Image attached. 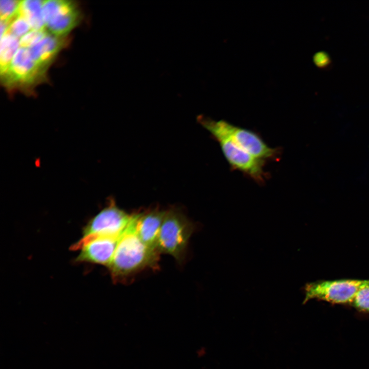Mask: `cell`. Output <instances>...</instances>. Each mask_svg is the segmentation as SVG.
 <instances>
[{
	"label": "cell",
	"instance_id": "cell-1",
	"mask_svg": "<svg viewBox=\"0 0 369 369\" xmlns=\"http://www.w3.org/2000/svg\"><path fill=\"white\" fill-rule=\"evenodd\" d=\"M160 254L157 248L147 245L139 238L134 229L132 219L119 239L108 267L113 281L115 283L127 282L145 270L157 269L159 268Z\"/></svg>",
	"mask_w": 369,
	"mask_h": 369
},
{
	"label": "cell",
	"instance_id": "cell-2",
	"mask_svg": "<svg viewBox=\"0 0 369 369\" xmlns=\"http://www.w3.org/2000/svg\"><path fill=\"white\" fill-rule=\"evenodd\" d=\"M194 230L193 222L179 209L166 210L158 237L157 250L160 254L172 256L178 262H183Z\"/></svg>",
	"mask_w": 369,
	"mask_h": 369
},
{
	"label": "cell",
	"instance_id": "cell-3",
	"mask_svg": "<svg viewBox=\"0 0 369 369\" xmlns=\"http://www.w3.org/2000/svg\"><path fill=\"white\" fill-rule=\"evenodd\" d=\"M133 214L119 208L111 199L108 204L92 217L84 227L82 238L72 248L79 249L83 244L99 237L120 238L130 224Z\"/></svg>",
	"mask_w": 369,
	"mask_h": 369
},
{
	"label": "cell",
	"instance_id": "cell-4",
	"mask_svg": "<svg viewBox=\"0 0 369 369\" xmlns=\"http://www.w3.org/2000/svg\"><path fill=\"white\" fill-rule=\"evenodd\" d=\"M202 126L206 129L212 128L230 138L238 146L254 157L266 161L278 158V148L270 147L256 132L233 125L225 120H214L200 116L198 118Z\"/></svg>",
	"mask_w": 369,
	"mask_h": 369
},
{
	"label": "cell",
	"instance_id": "cell-5",
	"mask_svg": "<svg viewBox=\"0 0 369 369\" xmlns=\"http://www.w3.org/2000/svg\"><path fill=\"white\" fill-rule=\"evenodd\" d=\"M369 284V279L319 280L306 283L304 287L303 303L317 299L335 304H351L357 292Z\"/></svg>",
	"mask_w": 369,
	"mask_h": 369
},
{
	"label": "cell",
	"instance_id": "cell-6",
	"mask_svg": "<svg viewBox=\"0 0 369 369\" xmlns=\"http://www.w3.org/2000/svg\"><path fill=\"white\" fill-rule=\"evenodd\" d=\"M218 142L225 159L234 170H237L259 184L265 182V161L258 159L238 146L230 138L218 130L206 129Z\"/></svg>",
	"mask_w": 369,
	"mask_h": 369
},
{
	"label": "cell",
	"instance_id": "cell-7",
	"mask_svg": "<svg viewBox=\"0 0 369 369\" xmlns=\"http://www.w3.org/2000/svg\"><path fill=\"white\" fill-rule=\"evenodd\" d=\"M79 11L73 2L64 0L44 1L43 17L46 26L52 34L64 37L71 31L79 20Z\"/></svg>",
	"mask_w": 369,
	"mask_h": 369
},
{
	"label": "cell",
	"instance_id": "cell-8",
	"mask_svg": "<svg viewBox=\"0 0 369 369\" xmlns=\"http://www.w3.org/2000/svg\"><path fill=\"white\" fill-rule=\"evenodd\" d=\"M45 72L32 59L27 48L19 47L9 68L2 75L7 85L25 87L36 83Z\"/></svg>",
	"mask_w": 369,
	"mask_h": 369
},
{
	"label": "cell",
	"instance_id": "cell-9",
	"mask_svg": "<svg viewBox=\"0 0 369 369\" xmlns=\"http://www.w3.org/2000/svg\"><path fill=\"white\" fill-rule=\"evenodd\" d=\"M166 210L154 208L133 213L132 224L139 238L147 245L156 248Z\"/></svg>",
	"mask_w": 369,
	"mask_h": 369
},
{
	"label": "cell",
	"instance_id": "cell-10",
	"mask_svg": "<svg viewBox=\"0 0 369 369\" xmlns=\"http://www.w3.org/2000/svg\"><path fill=\"white\" fill-rule=\"evenodd\" d=\"M119 238L99 237L83 244L76 257L77 262H88L109 267Z\"/></svg>",
	"mask_w": 369,
	"mask_h": 369
},
{
	"label": "cell",
	"instance_id": "cell-11",
	"mask_svg": "<svg viewBox=\"0 0 369 369\" xmlns=\"http://www.w3.org/2000/svg\"><path fill=\"white\" fill-rule=\"evenodd\" d=\"M63 37L56 36L49 33L28 51L32 59L44 70L53 61L58 52L65 45Z\"/></svg>",
	"mask_w": 369,
	"mask_h": 369
},
{
	"label": "cell",
	"instance_id": "cell-12",
	"mask_svg": "<svg viewBox=\"0 0 369 369\" xmlns=\"http://www.w3.org/2000/svg\"><path fill=\"white\" fill-rule=\"evenodd\" d=\"M44 1H20L17 13L29 23L31 30H44L46 26L43 17Z\"/></svg>",
	"mask_w": 369,
	"mask_h": 369
},
{
	"label": "cell",
	"instance_id": "cell-13",
	"mask_svg": "<svg viewBox=\"0 0 369 369\" xmlns=\"http://www.w3.org/2000/svg\"><path fill=\"white\" fill-rule=\"evenodd\" d=\"M18 38L8 32L1 38V73L3 74L9 68L13 57L19 48Z\"/></svg>",
	"mask_w": 369,
	"mask_h": 369
},
{
	"label": "cell",
	"instance_id": "cell-14",
	"mask_svg": "<svg viewBox=\"0 0 369 369\" xmlns=\"http://www.w3.org/2000/svg\"><path fill=\"white\" fill-rule=\"evenodd\" d=\"M31 30L28 22L17 13L9 23L7 32L17 38H21Z\"/></svg>",
	"mask_w": 369,
	"mask_h": 369
},
{
	"label": "cell",
	"instance_id": "cell-15",
	"mask_svg": "<svg viewBox=\"0 0 369 369\" xmlns=\"http://www.w3.org/2000/svg\"><path fill=\"white\" fill-rule=\"evenodd\" d=\"M20 1L1 0L0 2L1 21L9 25L17 13Z\"/></svg>",
	"mask_w": 369,
	"mask_h": 369
},
{
	"label": "cell",
	"instance_id": "cell-16",
	"mask_svg": "<svg viewBox=\"0 0 369 369\" xmlns=\"http://www.w3.org/2000/svg\"><path fill=\"white\" fill-rule=\"evenodd\" d=\"M351 304L360 312L369 313V284L357 292Z\"/></svg>",
	"mask_w": 369,
	"mask_h": 369
},
{
	"label": "cell",
	"instance_id": "cell-17",
	"mask_svg": "<svg viewBox=\"0 0 369 369\" xmlns=\"http://www.w3.org/2000/svg\"><path fill=\"white\" fill-rule=\"evenodd\" d=\"M45 30L36 31L31 30L19 38L20 47L28 48L38 43L47 34Z\"/></svg>",
	"mask_w": 369,
	"mask_h": 369
},
{
	"label": "cell",
	"instance_id": "cell-18",
	"mask_svg": "<svg viewBox=\"0 0 369 369\" xmlns=\"http://www.w3.org/2000/svg\"><path fill=\"white\" fill-rule=\"evenodd\" d=\"M313 61L316 66L322 68L329 65L330 59L327 53L320 51L314 54Z\"/></svg>",
	"mask_w": 369,
	"mask_h": 369
}]
</instances>
